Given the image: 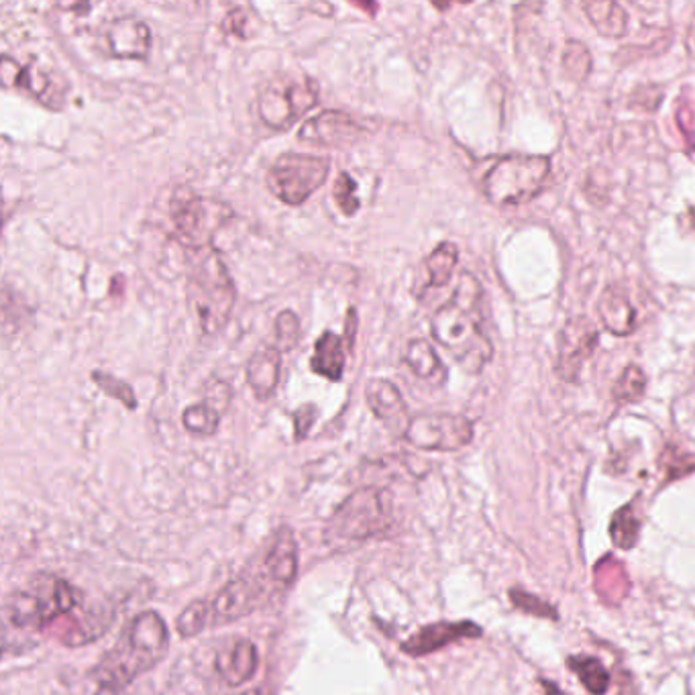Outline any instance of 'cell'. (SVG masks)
Wrapping results in <instances>:
<instances>
[{
	"mask_svg": "<svg viewBox=\"0 0 695 695\" xmlns=\"http://www.w3.org/2000/svg\"><path fill=\"white\" fill-rule=\"evenodd\" d=\"M687 217H690V227H692V231L695 235V206H692L690 211H687Z\"/></svg>",
	"mask_w": 695,
	"mask_h": 695,
	"instance_id": "43",
	"label": "cell"
},
{
	"mask_svg": "<svg viewBox=\"0 0 695 695\" xmlns=\"http://www.w3.org/2000/svg\"><path fill=\"white\" fill-rule=\"evenodd\" d=\"M570 669L584 683L587 692L591 695H603L610 687V675L598 659L594 657H570Z\"/></svg>",
	"mask_w": 695,
	"mask_h": 695,
	"instance_id": "26",
	"label": "cell"
},
{
	"mask_svg": "<svg viewBox=\"0 0 695 695\" xmlns=\"http://www.w3.org/2000/svg\"><path fill=\"white\" fill-rule=\"evenodd\" d=\"M316 417H319V410L314 404H304L293 412V434L298 441H302L310 433L312 424L316 422Z\"/></svg>",
	"mask_w": 695,
	"mask_h": 695,
	"instance_id": "37",
	"label": "cell"
},
{
	"mask_svg": "<svg viewBox=\"0 0 695 695\" xmlns=\"http://www.w3.org/2000/svg\"><path fill=\"white\" fill-rule=\"evenodd\" d=\"M281 370V356L276 347H262L253 356L249 357L245 375L248 384L257 398L274 396L279 382Z\"/></svg>",
	"mask_w": 695,
	"mask_h": 695,
	"instance_id": "21",
	"label": "cell"
},
{
	"mask_svg": "<svg viewBox=\"0 0 695 695\" xmlns=\"http://www.w3.org/2000/svg\"><path fill=\"white\" fill-rule=\"evenodd\" d=\"M459 260V251L453 243H441L433 253L424 260V267L429 274V286L443 288L447 286L448 279L453 276Z\"/></svg>",
	"mask_w": 695,
	"mask_h": 695,
	"instance_id": "25",
	"label": "cell"
},
{
	"mask_svg": "<svg viewBox=\"0 0 695 695\" xmlns=\"http://www.w3.org/2000/svg\"><path fill=\"white\" fill-rule=\"evenodd\" d=\"M685 47H687V53L695 58V11L692 21H690L687 33H685Z\"/></svg>",
	"mask_w": 695,
	"mask_h": 695,
	"instance_id": "40",
	"label": "cell"
},
{
	"mask_svg": "<svg viewBox=\"0 0 695 695\" xmlns=\"http://www.w3.org/2000/svg\"><path fill=\"white\" fill-rule=\"evenodd\" d=\"M481 628L476 622H436L422 626L403 643V652L408 657H424L436 650L445 649L447 645L459 643L465 638H479Z\"/></svg>",
	"mask_w": 695,
	"mask_h": 695,
	"instance_id": "15",
	"label": "cell"
},
{
	"mask_svg": "<svg viewBox=\"0 0 695 695\" xmlns=\"http://www.w3.org/2000/svg\"><path fill=\"white\" fill-rule=\"evenodd\" d=\"M366 400L375 418L386 422L387 427H400L404 431L408 427L406 420V404H404L400 390L394 386L390 380L384 378H373L366 384Z\"/></svg>",
	"mask_w": 695,
	"mask_h": 695,
	"instance_id": "17",
	"label": "cell"
},
{
	"mask_svg": "<svg viewBox=\"0 0 695 695\" xmlns=\"http://www.w3.org/2000/svg\"><path fill=\"white\" fill-rule=\"evenodd\" d=\"M185 298L204 335H215L231 319L237 288L217 249H201L190 263Z\"/></svg>",
	"mask_w": 695,
	"mask_h": 695,
	"instance_id": "3",
	"label": "cell"
},
{
	"mask_svg": "<svg viewBox=\"0 0 695 695\" xmlns=\"http://www.w3.org/2000/svg\"><path fill=\"white\" fill-rule=\"evenodd\" d=\"M121 692L123 690H117V687H110V685H100L96 695H123Z\"/></svg>",
	"mask_w": 695,
	"mask_h": 695,
	"instance_id": "41",
	"label": "cell"
},
{
	"mask_svg": "<svg viewBox=\"0 0 695 695\" xmlns=\"http://www.w3.org/2000/svg\"><path fill=\"white\" fill-rule=\"evenodd\" d=\"M170 218L176 239L188 249H208L213 239L232 218L227 202L201 196L188 188H178L170 202Z\"/></svg>",
	"mask_w": 695,
	"mask_h": 695,
	"instance_id": "6",
	"label": "cell"
},
{
	"mask_svg": "<svg viewBox=\"0 0 695 695\" xmlns=\"http://www.w3.org/2000/svg\"><path fill=\"white\" fill-rule=\"evenodd\" d=\"M0 76L4 86H15L33 96L37 103L46 105L47 109H62L65 98V82L56 76L53 72H47L37 63H29L27 68H21L11 56H2Z\"/></svg>",
	"mask_w": 695,
	"mask_h": 695,
	"instance_id": "12",
	"label": "cell"
},
{
	"mask_svg": "<svg viewBox=\"0 0 695 695\" xmlns=\"http://www.w3.org/2000/svg\"><path fill=\"white\" fill-rule=\"evenodd\" d=\"M652 86H647V88H638L636 93H634L633 107H638V109L645 110H655L659 107V103L663 100V98H650L649 93Z\"/></svg>",
	"mask_w": 695,
	"mask_h": 695,
	"instance_id": "38",
	"label": "cell"
},
{
	"mask_svg": "<svg viewBox=\"0 0 695 695\" xmlns=\"http://www.w3.org/2000/svg\"><path fill=\"white\" fill-rule=\"evenodd\" d=\"M206 626H208V602L204 600L185 606L182 614L176 620V628L184 638L201 634Z\"/></svg>",
	"mask_w": 695,
	"mask_h": 695,
	"instance_id": "32",
	"label": "cell"
},
{
	"mask_svg": "<svg viewBox=\"0 0 695 695\" xmlns=\"http://www.w3.org/2000/svg\"><path fill=\"white\" fill-rule=\"evenodd\" d=\"M302 337V326L300 319L293 314L292 310H281L276 316V349L281 351H292L293 347L300 343Z\"/></svg>",
	"mask_w": 695,
	"mask_h": 695,
	"instance_id": "33",
	"label": "cell"
},
{
	"mask_svg": "<svg viewBox=\"0 0 695 695\" xmlns=\"http://www.w3.org/2000/svg\"><path fill=\"white\" fill-rule=\"evenodd\" d=\"M257 667H260V655L251 640H237L231 649L218 652V675L231 687L248 683L255 675Z\"/></svg>",
	"mask_w": 695,
	"mask_h": 695,
	"instance_id": "18",
	"label": "cell"
},
{
	"mask_svg": "<svg viewBox=\"0 0 695 695\" xmlns=\"http://www.w3.org/2000/svg\"><path fill=\"white\" fill-rule=\"evenodd\" d=\"M598 328L587 316H573L559 335V356H556V371L563 382L575 384L582 375L587 359L596 351L598 345Z\"/></svg>",
	"mask_w": 695,
	"mask_h": 695,
	"instance_id": "11",
	"label": "cell"
},
{
	"mask_svg": "<svg viewBox=\"0 0 695 695\" xmlns=\"http://www.w3.org/2000/svg\"><path fill=\"white\" fill-rule=\"evenodd\" d=\"M316 105L319 86L312 77H276L263 86L257 98L260 119L274 131H288Z\"/></svg>",
	"mask_w": 695,
	"mask_h": 695,
	"instance_id": "9",
	"label": "cell"
},
{
	"mask_svg": "<svg viewBox=\"0 0 695 695\" xmlns=\"http://www.w3.org/2000/svg\"><path fill=\"white\" fill-rule=\"evenodd\" d=\"M404 361L417 378L433 384V386H441L447 380V370L429 340H410L406 345V351H404Z\"/></svg>",
	"mask_w": 695,
	"mask_h": 695,
	"instance_id": "23",
	"label": "cell"
},
{
	"mask_svg": "<svg viewBox=\"0 0 695 695\" xmlns=\"http://www.w3.org/2000/svg\"><path fill=\"white\" fill-rule=\"evenodd\" d=\"M544 690H547V694L544 695H565L556 685H553V683H544Z\"/></svg>",
	"mask_w": 695,
	"mask_h": 695,
	"instance_id": "42",
	"label": "cell"
},
{
	"mask_svg": "<svg viewBox=\"0 0 695 695\" xmlns=\"http://www.w3.org/2000/svg\"><path fill=\"white\" fill-rule=\"evenodd\" d=\"M366 135V129L349 112L323 110L300 127L298 140L321 147H349Z\"/></svg>",
	"mask_w": 695,
	"mask_h": 695,
	"instance_id": "13",
	"label": "cell"
},
{
	"mask_svg": "<svg viewBox=\"0 0 695 695\" xmlns=\"http://www.w3.org/2000/svg\"><path fill=\"white\" fill-rule=\"evenodd\" d=\"M645 390H647V378L643 370L638 366H626L612 387V396L619 403H634L643 398Z\"/></svg>",
	"mask_w": 695,
	"mask_h": 695,
	"instance_id": "30",
	"label": "cell"
},
{
	"mask_svg": "<svg viewBox=\"0 0 695 695\" xmlns=\"http://www.w3.org/2000/svg\"><path fill=\"white\" fill-rule=\"evenodd\" d=\"M182 422L188 433L196 436H213L220 424V412L208 403L192 404L182 415Z\"/></svg>",
	"mask_w": 695,
	"mask_h": 695,
	"instance_id": "27",
	"label": "cell"
},
{
	"mask_svg": "<svg viewBox=\"0 0 695 695\" xmlns=\"http://www.w3.org/2000/svg\"><path fill=\"white\" fill-rule=\"evenodd\" d=\"M392 523L390 495L380 488H361L349 495L326 526L328 541L363 542L386 530Z\"/></svg>",
	"mask_w": 695,
	"mask_h": 695,
	"instance_id": "7",
	"label": "cell"
},
{
	"mask_svg": "<svg viewBox=\"0 0 695 695\" xmlns=\"http://www.w3.org/2000/svg\"><path fill=\"white\" fill-rule=\"evenodd\" d=\"M223 29L229 33V35H235V37H239V39H245L249 37V13L243 9V7H235L231 9L227 16H225V21H223Z\"/></svg>",
	"mask_w": 695,
	"mask_h": 695,
	"instance_id": "36",
	"label": "cell"
},
{
	"mask_svg": "<svg viewBox=\"0 0 695 695\" xmlns=\"http://www.w3.org/2000/svg\"><path fill=\"white\" fill-rule=\"evenodd\" d=\"M598 316L606 331L616 337H626L636 328V310L628 296L616 286H608L598 300Z\"/></svg>",
	"mask_w": 695,
	"mask_h": 695,
	"instance_id": "20",
	"label": "cell"
},
{
	"mask_svg": "<svg viewBox=\"0 0 695 695\" xmlns=\"http://www.w3.org/2000/svg\"><path fill=\"white\" fill-rule=\"evenodd\" d=\"M263 567L267 577L279 586H292L298 572V549L290 528H279L276 541L269 547Z\"/></svg>",
	"mask_w": 695,
	"mask_h": 695,
	"instance_id": "19",
	"label": "cell"
},
{
	"mask_svg": "<svg viewBox=\"0 0 695 695\" xmlns=\"http://www.w3.org/2000/svg\"><path fill=\"white\" fill-rule=\"evenodd\" d=\"M331 161L321 155L284 154L267 170L269 192L288 206H300L325 184Z\"/></svg>",
	"mask_w": 695,
	"mask_h": 695,
	"instance_id": "8",
	"label": "cell"
},
{
	"mask_svg": "<svg viewBox=\"0 0 695 695\" xmlns=\"http://www.w3.org/2000/svg\"><path fill=\"white\" fill-rule=\"evenodd\" d=\"M481 284L469 272L459 276L447 304L431 319L433 339L447 349L467 373H479L494 356L492 340L481 328Z\"/></svg>",
	"mask_w": 695,
	"mask_h": 695,
	"instance_id": "1",
	"label": "cell"
},
{
	"mask_svg": "<svg viewBox=\"0 0 695 695\" xmlns=\"http://www.w3.org/2000/svg\"><path fill=\"white\" fill-rule=\"evenodd\" d=\"M263 600V587L253 579H235L208 602V626L218 628L253 614Z\"/></svg>",
	"mask_w": 695,
	"mask_h": 695,
	"instance_id": "14",
	"label": "cell"
},
{
	"mask_svg": "<svg viewBox=\"0 0 695 695\" xmlns=\"http://www.w3.org/2000/svg\"><path fill=\"white\" fill-rule=\"evenodd\" d=\"M170 649V633L164 619L154 612H141L127 624L119 643L110 649L96 667L100 685L123 690L140 678L141 673L154 669L164 661Z\"/></svg>",
	"mask_w": 695,
	"mask_h": 695,
	"instance_id": "2",
	"label": "cell"
},
{
	"mask_svg": "<svg viewBox=\"0 0 695 695\" xmlns=\"http://www.w3.org/2000/svg\"><path fill=\"white\" fill-rule=\"evenodd\" d=\"M638 530H640V518L634 514V506H624L622 511L614 514L610 535L620 549H633L634 542L638 541Z\"/></svg>",
	"mask_w": 695,
	"mask_h": 695,
	"instance_id": "29",
	"label": "cell"
},
{
	"mask_svg": "<svg viewBox=\"0 0 695 695\" xmlns=\"http://www.w3.org/2000/svg\"><path fill=\"white\" fill-rule=\"evenodd\" d=\"M404 439L420 451H459L471 443L474 424L462 415L422 412L408 420Z\"/></svg>",
	"mask_w": 695,
	"mask_h": 695,
	"instance_id": "10",
	"label": "cell"
},
{
	"mask_svg": "<svg viewBox=\"0 0 695 695\" xmlns=\"http://www.w3.org/2000/svg\"><path fill=\"white\" fill-rule=\"evenodd\" d=\"M77 606H82V594L76 587L41 573L7 598L4 614L16 628L46 631L53 622L70 616Z\"/></svg>",
	"mask_w": 695,
	"mask_h": 695,
	"instance_id": "4",
	"label": "cell"
},
{
	"mask_svg": "<svg viewBox=\"0 0 695 695\" xmlns=\"http://www.w3.org/2000/svg\"><path fill=\"white\" fill-rule=\"evenodd\" d=\"M357 331V314L356 309H349L347 312V345L354 347V340H356Z\"/></svg>",
	"mask_w": 695,
	"mask_h": 695,
	"instance_id": "39",
	"label": "cell"
},
{
	"mask_svg": "<svg viewBox=\"0 0 695 695\" xmlns=\"http://www.w3.org/2000/svg\"><path fill=\"white\" fill-rule=\"evenodd\" d=\"M356 192V180L347 171L339 173V178L335 180V185H333V199L337 202V206L345 217H354L359 211V199H357Z\"/></svg>",
	"mask_w": 695,
	"mask_h": 695,
	"instance_id": "34",
	"label": "cell"
},
{
	"mask_svg": "<svg viewBox=\"0 0 695 695\" xmlns=\"http://www.w3.org/2000/svg\"><path fill=\"white\" fill-rule=\"evenodd\" d=\"M563 74L575 84L584 82L591 74V53L582 41H567L563 49Z\"/></svg>",
	"mask_w": 695,
	"mask_h": 695,
	"instance_id": "28",
	"label": "cell"
},
{
	"mask_svg": "<svg viewBox=\"0 0 695 695\" xmlns=\"http://www.w3.org/2000/svg\"><path fill=\"white\" fill-rule=\"evenodd\" d=\"M551 173V159L542 155L500 157L481 180L486 199L495 206H511L532 201Z\"/></svg>",
	"mask_w": 695,
	"mask_h": 695,
	"instance_id": "5",
	"label": "cell"
},
{
	"mask_svg": "<svg viewBox=\"0 0 695 695\" xmlns=\"http://www.w3.org/2000/svg\"><path fill=\"white\" fill-rule=\"evenodd\" d=\"M511 600L516 608H520L526 614L556 620L555 608L535 594H526L523 589H511Z\"/></svg>",
	"mask_w": 695,
	"mask_h": 695,
	"instance_id": "35",
	"label": "cell"
},
{
	"mask_svg": "<svg viewBox=\"0 0 695 695\" xmlns=\"http://www.w3.org/2000/svg\"><path fill=\"white\" fill-rule=\"evenodd\" d=\"M93 382L96 386L100 387L107 396L123 404L127 410H135V408H137V398H135L133 387L129 386L127 382H123L121 378H115V375L105 373V371L94 370Z\"/></svg>",
	"mask_w": 695,
	"mask_h": 695,
	"instance_id": "31",
	"label": "cell"
},
{
	"mask_svg": "<svg viewBox=\"0 0 695 695\" xmlns=\"http://www.w3.org/2000/svg\"><path fill=\"white\" fill-rule=\"evenodd\" d=\"M310 370L331 382L343 380V373H345L343 337L331 331L323 333L314 343V354L310 357Z\"/></svg>",
	"mask_w": 695,
	"mask_h": 695,
	"instance_id": "22",
	"label": "cell"
},
{
	"mask_svg": "<svg viewBox=\"0 0 695 695\" xmlns=\"http://www.w3.org/2000/svg\"><path fill=\"white\" fill-rule=\"evenodd\" d=\"M110 56L117 60H145L152 49V29L135 16L115 19L105 33Z\"/></svg>",
	"mask_w": 695,
	"mask_h": 695,
	"instance_id": "16",
	"label": "cell"
},
{
	"mask_svg": "<svg viewBox=\"0 0 695 695\" xmlns=\"http://www.w3.org/2000/svg\"><path fill=\"white\" fill-rule=\"evenodd\" d=\"M584 13L591 27L602 37L619 39L628 29V15L619 2L612 0H589L584 2Z\"/></svg>",
	"mask_w": 695,
	"mask_h": 695,
	"instance_id": "24",
	"label": "cell"
}]
</instances>
